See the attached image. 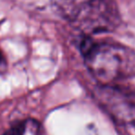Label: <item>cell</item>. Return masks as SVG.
I'll return each instance as SVG.
<instances>
[{
  "instance_id": "cell-1",
  "label": "cell",
  "mask_w": 135,
  "mask_h": 135,
  "mask_svg": "<svg viewBox=\"0 0 135 135\" xmlns=\"http://www.w3.org/2000/svg\"><path fill=\"white\" fill-rule=\"evenodd\" d=\"M85 65L101 85H111L135 76V51L116 43H94L85 36L81 43Z\"/></svg>"
},
{
  "instance_id": "cell-2",
  "label": "cell",
  "mask_w": 135,
  "mask_h": 135,
  "mask_svg": "<svg viewBox=\"0 0 135 135\" xmlns=\"http://www.w3.org/2000/svg\"><path fill=\"white\" fill-rule=\"evenodd\" d=\"M70 21L85 36L111 32L121 22L114 0H83L72 9Z\"/></svg>"
},
{
  "instance_id": "cell-3",
  "label": "cell",
  "mask_w": 135,
  "mask_h": 135,
  "mask_svg": "<svg viewBox=\"0 0 135 135\" xmlns=\"http://www.w3.org/2000/svg\"><path fill=\"white\" fill-rule=\"evenodd\" d=\"M95 95L102 107L122 124H135V92L114 85H100Z\"/></svg>"
},
{
  "instance_id": "cell-4",
  "label": "cell",
  "mask_w": 135,
  "mask_h": 135,
  "mask_svg": "<svg viewBox=\"0 0 135 135\" xmlns=\"http://www.w3.org/2000/svg\"><path fill=\"white\" fill-rule=\"evenodd\" d=\"M22 135H41V125L37 120L28 118L22 121Z\"/></svg>"
},
{
  "instance_id": "cell-5",
  "label": "cell",
  "mask_w": 135,
  "mask_h": 135,
  "mask_svg": "<svg viewBox=\"0 0 135 135\" xmlns=\"http://www.w3.org/2000/svg\"><path fill=\"white\" fill-rule=\"evenodd\" d=\"M3 135H22V121L14 125Z\"/></svg>"
},
{
  "instance_id": "cell-6",
  "label": "cell",
  "mask_w": 135,
  "mask_h": 135,
  "mask_svg": "<svg viewBox=\"0 0 135 135\" xmlns=\"http://www.w3.org/2000/svg\"><path fill=\"white\" fill-rule=\"evenodd\" d=\"M8 70V63H7V59L5 57V55L0 49V75L4 74Z\"/></svg>"
}]
</instances>
